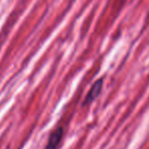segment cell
<instances>
[{
    "label": "cell",
    "instance_id": "cell-1",
    "mask_svg": "<svg viewBox=\"0 0 149 149\" xmlns=\"http://www.w3.org/2000/svg\"><path fill=\"white\" fill-rule=\"evenodd\" d=\"M62 137H63V129L61 127L54 129L50 134L48 142L44 149H57L62 140Z\"/></svg>",
    "mask_w": 149,
    "mask_h": 149
},
{
    "label": "cell",
    "instance_id": "cell-2",
    "mask_svg": "<svg viewBox=\"0 0 149 149\" xmlns=\"http://www.w3.org/2000/svg\"><path fill=\"white\" fill-rule=\"evenodd\" d=\"M102 86H103V79L97 80V81L92 85V87L90 88L89 92H88L85 99H84V102H83L84 105L92 103V102L99 96L100 92H101V90H102Z\"/></svg>",
    "mask_w": 149,
    "mask_h": 149
}]
</instances>
